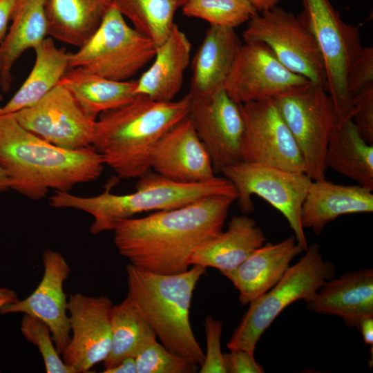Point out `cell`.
<instances>
[{
	"label": "cell",
	"instance_id": "cell-43",
	"mask_svg": "<svg viewBox=\"0 0 373 373\" xmlns=\"http://www.w3.org/2000/svg\"><path fill=\"white\" fill-rule=\"evenodd\" d=\"M258 12L269 10L277 6L280 0H247Z\"/></svg>",
	"mask_w": 373,
	"mask_h": 373
},
{
	"label": "cell",
	"instance_id": "cell-29",
	"mask_svg": "<svg viewBox=\"0 0 373 373\" xmlns=\"http://www.w3.org/2000/svg\"><path fill=\"white\" fill-rule=\"evenodd\" d=\"M59 84L95 120L100 114L124 105L136 96V80H111L79 68H69Z\"/></svg>",
	"mask_w": 373,
	"mask_h": 373
},
{
	"label": "cell",
	"instance_id": "cell-35",
	"mask_svg": "<svg viewBox=\"0 0 373 373\" xmlns=\"http://www.w3.org/2000/svg\"><path fill=\"white\" fill-rule=\"evenodd\" d=\"M207 350L204 359L200 366V373H227L224 367L223 353L221 350V335L222 324L208 316L204 321Z\"/></svg>",
	"mask_w": 373,
	"mask_h": 373
},
{
	"label": "cell",
	"instance_id": "cell-9",
	"mask_svg": "<svg viewBox=\"0 0 373 373\" xmlns=\"http://www.w3.org/2000/svg\"><path fill=\"white\" fill-rule=\"evenodd\" d=\"M235 187L238 205L245 214L252 212L251 195H256L287 220L297 242L305 251L308 245L301 223V209L312 180L305 173L241 160L220 171Z\"/></svg>",
	"mask_w": 373,
	"mask_h": 373
},
{
	"label": "cell",
	"instance_id": "cell-36",
	"mask_svg": "<svg viewBox=\"0 0 373 373\" xmlns=\"http://www.w3.org/2000/svg\"><path fill=\"white\" fill-rule=\"evenodd\" d=\"M351 119L363 139L373 145V84L354 97Z\"/></svg>",
	"mask_w": 373,
	"mask_h": 373
},
{
	"label": "cell",
	"instance_id": "cell-5",
	"mask_svg": "<svg viewBox=\"0 0 373 373\" xmlns=\"http://www.w3.org/2000/svg\"><path fill=\"white\" fill-rule=\"evenodd\" d=\"M206 269L193 265L175 274H160L129 264L126 267L127 296L172 353L200 366L204 354L189 319L193 294Z\"/></svg>",
	"mask_w": 373,
	"mask_h": 373
},
{
	"label": "cell",
	"instance_id": "cell-42",
	"mask_svg": "<svg viewBox=\"0 0 373 373\" xmlns=\"http://www.w3.org/2000/svg\"><path fill=\"white\" fill-rule=\"evenodd\" d=\"M16 292L8 287H0V309L18 300Z\"/></svg>",
	"mask_w": 373,
	"mask_h": 373
},
{
	"label": "cell",
	"instance_id": "cell-38",
	"mask_svg": "<svg viewBox=\"0 0 373 373\" xmlns=\"http://www.w3.org/2000/svg\"><path fill=\"white\" fill-rule=\"evenodd\" d=\"M227 373H262V367L258 363L252 354L243 350H230L223 354Z\"/></svg>",
	"mask_w": 373,
	"mask_h": 373
},
{
	"label": "cell",
	"instance_id": "cell-4",
	"mask_svg": "<svg viewBox=\"0 0 373 373\" xmlns=\"http://www.w3.org/2000/svg\"><path fill=\"white\" fill-rule=\"evenodd\" d=\"M135 191L115 194L108 186L102 193L83 197L69 192L55 191L49 204L57 209H73L90 215L93 235L113 231L116 223L149 211L171 210L185 206L202 197L222 194L237 198L232 183L226 178L214 176L201 182L184 183L168 179L153 171L139 178Z\"/></svg>",
	"mask_w": 373,
	"mask_h": 373
},
{
	"label": "cell",
	"instance_id": "cell-20",
	"mask_svg": "<svg viewBox=\"0 0 373 373\" xmlns=\"http://www.w3.org/2000/svg\"><path fill=\"white\" fill-rule=\"evenodd\" d=\"M308 309L340 317L349 327H358L362 319L373 316V270L347 272L327 281L308 300Z\"/></svg>",
	"mask_w": 373,
	"mask_h": 373
},
{
	"label": "cell",
	"instance_id": "cell-6",
	"mask_svg": "<svg viewBox=\"0 0 373 373\" xmlns=\"http://www.w3.org/2000/svg\"><path fill=\"white\" fill-rule=\"evenodd\" d=\"M304 256L289 267L282 278L268 291L251 301L227 347L252 354L263 333L289 305L310 298L325 281L334 278L333 263L323 258L318 244L307 247Z\"/></svg>",
	"mask_w": 373,
	"mask_h": 373
},
{
	"label": "cell",
	"instance_id": "cell-18",
	"mask_svg": "<svg viewBox=\"0 0 373 373\" xmlns=\"http://www.w3.org/2000/svg\"><path fill=\"white\" fill-rule=\"evenodd\" d=\"M151 170L184 183L201 182L215 176L210 155L189 115L157 142L151 158Z\"/></svg>",
	"mask_w": 373,
	"mask_h": 373
},
{
	"label": "cell",
	"instance_id": "cell-30",
	"mask_svg": "<svg viewBox=\"0 0 373 373\" xmlns=\"http://www.w3.org/2000/svg\"><path fill=\"white\" fill-rule=\"evenodd\" d=\"M111 325V343L104 361L105 369L116 365L126 357H135L142 348L157 340L155 332L128 296L113 305Z\"/></svg>",
	"mask_w": 373,
	"mask_h": 373
},
{
	"label": "cell",
	"instance_id": "cell-37",
	"mask_svg": "<svg viewBox=\"0 0 373 373\" xmlns=\"http://www.w3.org/2000/svg\"><path fill=\"white\" fill-rule=\"evenodd\" d=\"M373 84V47H363L353 61L347 80L352 99L367 86Z\"/></svg>",
	"mask_w": 373,
	"mask_h": 373
},
{
	"label": "cell",
	"instance_id": "cell-34",
	"mask_svg": "<svg viewBox=\"0 0 373 373\" xmlns=\"http://www.w3.org/2000/svg\"><path fill=\"white\" fill-rule=\"evenodd\" d=\"M137 373H193L198 365L166 349L157 340L142 348L135 357Z\"/></svg>",
	"mask_w": 373,
	"mask_h": 373
},
{
	"label": "cell",
	"instance_id": "cell-41",
	"mask_svg": "<svg viewBox=\"0 0 373 373\" xmlns=\"http://www.w3.org/2000/svg\"><path fill=\"white\" fill-rule=\"evenodd\" d=\"M358 329L361 332L365 344L373 347V316L362 319Z\"/></svg>",
	"mask_w": 373,
	"mask_h": 373
},
{
	"label": "cell",
	"instance_id": "cell-12",
	"mask_svg": "<svg viewBox=\"0 0 373 373\" xmlns=\"http://www.w3.org/2000/svg\"><path fill=\"white\" fill-rule=\"evenodd\" d=\"M242 160L305 173L301 152L273 99L239 104Z\"/></svg>",
	"mask_w": 373,
	"mask_h": 373
},
{
	"label": "cell",
	"instance_id": "cell-15",
	"mask_svg": "<svg viewBox=\"0 0 373 373\" xmlns=\"http://www.w3.org/2000/svg\"><path fill=\"white\" fill-rule=\"evenodd\" d=\"M188 115L215 171L242 160L243 119L239 104L224 88L204 95H190Z\"/></svg>",
	"mask_w": 373,
	"mask_h": 373
},
{
	"label": "cell",
	"instance_id": "cell-1",
	"mask_svg": "<svg viewBox=\"0 0 373 373\" xmlns=\"http://www.w3.org/2000/svg\"><path fill=\"white\" fill-rule=\"evenodd\" d=\"M235 200L210 195L179 208L121 220L113 230L114 244L137 268L160 274L185 271L196 248L222 231Z\"/></svg>",
	"mask_w": 373,
	"mask_h": 373
},
{
	"label": "cell",
	"instance_id": "cell-25",
	"mask_svg": "<svg viewBox=\"0 0 373 373\" xmlns=\"http://www.w3.org/2000/svg\"><path fill=\"white\" fill-rule=\"evenodd\" d=\"M47 0H17L8 32L0 43V87L10 90L17 60L48 37Z\"/></svg>",
	"mask_w": 373,
	"mask_h": 373
},
{
	"label": "cell",
	"instance_id": "cell-14",
	"mask_svg": "<svg viewBox=\"0 0 373 373\" xmlns=\"http://www.w3.org/2000/svg\"><path fill=\"white\" fill-rule=\"evenodd\" d=\"M12 115L24 128L55 146L68 149L92 146L96 120L59 84L34 105Z\"/></svg>",
	"mask_w": 373,
	"mask_h": 373
},
{
	"label": "cell",
	"instance_id": "cell-26",
	"mask_svg": "<svg viewBox=\"0 0 373 373\" xmlns=\"http://www.w3.org/2000/svg\"><path fill=\"white\" fill-rule=\"evenodd\" d=\"M114 0H47L48 37L77 48L95 33Z\"/></svg>",
	"mask_w": 373,
	"mask_h": 373
},
{
	"label": "cell",
	"instance_id": "cell-7",
	"mask_svg": "<svg viewBox=\"0 0 373 373\" xmlns=\"http://www.w3.org/2000/svg\"><path fill=\"white\" fill-rule=\"evenodd\" d=\"M299 20L313 35L321 52L327 87L336 122L351 119L352 102L347 90L352 64L363 48L360 29L345 22L329 0H301Z\"/></svg>",
	"mask_w": 373,
	"mask_h": 373
},
{
	"label": "cell",
	"instance_id": "cell-2",
	"mask_svg": "<svg viewBox=\"0 0 373 373\" xmlns=\"http://www.w3.org/2000/svg\"><path fill=\"white\" fill-rule=\"evenodd\" d=\"M104 162L92 146L68 149L52 144L24 128L12 114L0 115V166L10 189L33 200L50 189L69 192L97 180Z\"/></svg>",
	"mask_w": 373,
	"mask_h": 373
},
{
	"label": "cell",
	"instance_id": "cell-3",
	"mask_svg": "<svg viewBox=\"0 0 373 373\" xmlns=\"http://www.w3.org/2000/svg\"><path fill=\"white\" fill-rule=\"evenodd\" d=\"M189 93L160 102L142 95L99 115L92 146L122 179L139 178L151 171L153 151L162 136L188 115Z\"/></svg>",
	"mask_w": 373,
	"mask_h": 373
},
{
	"label": "cell",
	"instance_id": "cell-39",
	"mask_svg": "<svg viewBox=\"0 0 373 373\" xmlns=\"http://www.w3.org/2000/svg\"><path fill=\"white\" fill-rule=\"evenodd\" d=\"M17 0H0V43L4 39Z\"/></svg>",
	"mask_w": 373,
	"mask_h": 373
},
{
	"label": "cell",
	"instance_id": "cell-11",
	"mask_svg": "<svg viewBox=\"0 0 373 373\" xmlns=\"http://www.w3.org/2000/svg\"><path fill=\"white\" fill-rule=\"evenodd\" d=\"M242 37L245 41L265 44L287 69L326 90L319 48L312 33L293 13L277 6L258 12L247 22Z\"/></svg>",
	"mask_w": 373,
	"mask_h": 373
},
{
	"label": "cell",
	"instance_id": "cell-23",
	"mask_svg": "<svg viewBox=\"0 0 373 373\" xmlns=\"http://www.w3.org/2000/svg\"><path fill=\"white\" fill-rule=\"evenodd\" d=\"M266 237L256 221L247 214L233 216L227 229L200 245L193 253L191 265L213 267L222 274L238 267Z\"/></svg>",
	"mask_w": 373,
	"mask_h": 373
},
{
	"label": "cell",
	"instance_id": "cell-32",
	"mask_svg": "<svg viewBox=\"0 0 373 373\" xmlns=\"http://www.w3.org/2000/svg\"><path fill=\"white\" fill-rule=\"evenodd\" d=\"M182 10L186 17L234 29L258 13L247 0H186Z\"/></svg>",
	"mask_w": 373,
	"mask_h": 373
},
{
	"label": "cell",
	"instance_id": "cell-33",
	"mask_svg": "<svg viewBox=\"0 0 373 373\" xmlns=\"http://www.w3.org/2000/svg\"><path fill=\"white\" fill-rule=\"evenodd\" d=\"M20 329L25 339L37 347L47 373H76L60 357L50 329L46 323L32 316L24 314Z\"/></svg>",
	"mask_w": 373,
	"mask_h": 373
},
{
	"label": "cell",
	"instance_id": "cell-13",
	"mask_svg": "<svg viewBox=\"0 0 373 373\" xmlns=\"http://www.w3.org/2000/svg\"><path fill=\"white\" fill-rule=\"evenodd\" d=\"M311 82L284 66L260 41L240 46L223 88L237 104L274 99Z\"/></svg>",
	"mask_w": 373,
	"mask_h": 373
},
{
	"label": "cell",
	"instance_id": "cell-31",
	"mask_svg": "<svg viewBox=\"0 0 373 373\" xmlns=\"http://www.w3.org/2000/svg\"><path fill=\"white\" fill-rule=\"evenodd\" d=\"M186 0H114V4L137 31L157 47L169 35L176 12Z\"/></svg>",
	"mask_w": 373,
	"mask_h": 373
},
{
	"label": "cell",
	"instance_id": "cell-22",
	"mask_svg": "<svg viewBox=\"0 0 373 373\" xmlns=\"http://www.w3.org/2000/svg\"><path fill=\"white\" fill-rule=\"evenodd\" d=\"M191 50L188 37L175 23L166 39L157 47L152 64L136 80L135 95L155 101L174 100L182 88Z\"/></svg>",
	"mask_w": 373,
	"mask_h": 373
},
{
	"label": "cell",
	"instance_id": "cell-24",
	"mask_svg": "<svg viewBox=\"0 0 373 373\" xmlns=\"http://www.w3.org/2000/svg\"><path fill=\"white\" fill-rule=\"evenodd\" d=\"M241 45L234 28L210 25L191 61L188 93L200 96L223 88Z\"/></svg>",
	"mask_w": 373,
	"mask_h": 373
},
{
	"label": "cell",
	"instance_id": "cell-8",
	"mask_svg": "<svg viewBox=\"0 0 373 373\" xmlns=\"http://www.w3.org/2000/svg\"><path fill=\"white\" fill-rule=\"evenodd\" d=\"M157 46L132 26L113 4L95 33L68 53L69 68L115 81H128L153 59Z\"/></svg>",
	"mask_w": 373,
	"mask_h": 373
},
{
	"label": "cell",
	"instance_id": "cell-27",
	"mask_svg": "<svg viewBox=\"0 0 373 373\" xmlns=\"http://www.w3.org/2000/svg\"><path fill=\"white\" fill-rule=\"evenodd\" d=\"M325 163L327 168L373 191V145L359 135L352 119L336 121L329 135Z\"/></svg>",
	"mask_w": 373,
	"mask_h": 373
},
{
	"label": "cell",
	"instance_id": "cell-16",
	"mask_svg": "<svg viewBox=\"0 0 373 373\" xmlns=\"http://www.w3.org/2000/svg\"><path fill=\"white\" fill-rule=\"evenodd\" d=\"M113 305L111 300L104 296L95 297L75 293L69 296L70 339L61 358L76 373L89 372L108 356Z\"/></svg>",
	"mask_w": 373,
	"mask_h": 373
},
{
	"label": "cell",
	"instance_id": "cell-44",
	"mask_svg": "<svg viewBox=\"0 0 373 373\" xmlns=\"http://www.w3.org/2000/svg\"><path fill=\"white\" fill-rule=\"evenodd\" d=\"M10 189L8 178L0 166V193Z\"/></svg>",
	"mask_w": 373,
	"mask_h": 373
},
{
	"label": "cell",
	"instance_id": "cell-45",
	"mask_svg": "<svg viewBox=\"0 0 373 373\" xmlns=\"http://www.w3.org/2000/svg\"><path fill=\"white\" fill-rule=\"evenodd\" d=\"M2 99H3V96H2V94L0 92V102H1Z\"/></svg>",
	"mask_w": 373,
	"mask_h": 373
},
{
	"label": "cell",
	"instance_id": "cell-17",
	"mask_svg": "<svg viewBox=\"0 0 373 373\" xmlns=\"http://www.w3.org/2000/svg\"><path fill=\"white\" fill-rule=\"evenodd\" d=\"M42 261L44 274L37 288L27 298L5 306L0 312L23 313L43 321L49 327L55 347L61 354L70 339L68 300L64 290L70 269L57 251L46 249Z\"/></svg>",
	"mask_w": 373,
	"mask_h": 373
},
{
	"label": "cell",
	"instance_id": "cell-28",
	"mask_svg": "<svg viewBox=\"0 0 373 373\" xmlns=\"http://www.w3.org/2000/svg\"><path fill=\"white\" fill-rule=\"evenodd\" d=\"M35 62L23 84L3 106L0 115L13 114L36 104L57 86L69 69L68 52L47 37L34 49Z\"/></svg>",
	"mask_w": 373,
	"mask_h": 373
},
{
	"label": "cell",
	"instance_id": "cell-40",
	"mask_svg": "<svg viewBox=\"0 0 373 373\" xmlns=\"http://www.w3.org/2000/svg\"><path fill=\"white\" fill-rule=\"evenodd\" d=\"M104 373H137L135 357L129 356L124 358L116 365L106 368Z\"/></svg>",
	"mask_w": 373,
	"mask_h": 373
},
{
	"label": "cell",
	"instance_id": "cell-21",
	"mask_svg": "<svg viewBox=\"0 0 373 373\" xmlns=\"http://www.w3.org/2000/svg\"><path fill=\"white\" fill-rule=\"evenodd\" d=\"M372 211V191L358 184L312 180L302 205L301 223L304 229L320 234L327 224L339 216Z\"/></svg>",
	"mask_w": 373,
	"mask_h": 373
},
{
	"label": "cell",
	"instance_id": "cell-19",
	"mask_svg": "<svg viewBox=\"0 0 373 373\" xmlns=\"http://www.w3.org/2000/svg\"><path fill=\"white\" fill-rule=\"evenodd\" d=\"M303 251L294 236L255 249L238 267L222 274L239 292L242 305L264 294L284 276L293 258Z\"/></svg>",
	"mask_w": 373,
	"mask_h": 373
},
{
	"label": "cell",
	"instance_id": "cell-10",
	"mask_svg": "<svg viewBox=\"0 0 373 373\" xmlns=\"http://www.w3.org/2000/svg\"><path fill=\"white\" fill-rule=\"evenodd\" d=\"M273 100L301 152L305 173L312 180L326 179L325 151L336 121L334 105L326 90L309 82Z\"/></svg>",
	"mask_w": 373,
	"mask_h": 373
}]
</instances>
